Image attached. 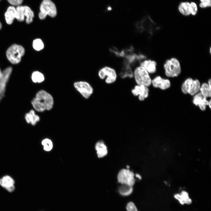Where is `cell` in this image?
I'll return each instance as SVG.
<instances>
[{
	"mask_svg": "<svg viewBox=\"0 0 211 211\" xmlns=\"http://www.w3.org/2000/svg\"><path fill=\"white\" fill-rule=\"evenodd\" d=\"M31 104L34 109L39 112L50 110L52 108L54 101L52 96L44 90H41L36 93L35 98L32 100Z\"/></svg>",
	"mask_w": 211,
	"mask_h": 211,
	"instance_id": "6da1fadb",
	"label": "cell"
},
{
	"mask_svg": "<svg viewBox=\"0 0 211 211\" xmlns=\"http://www.w3.org/2000/svg\"><path fill=\"white\" fill-rule=\"evenodd\" d=\"M163 68L166 76L168 77H177L181 72V63L175 57H171L167 59L164 63Z\"/></svg>",
	"mask_w": 211,
	"mask_h": 211,
	"instance_id": "7a4b0ae2",
	"label": "cell"
},
{
	"mask_svg": "<svg viewBox=\"0 0 211 211\" xmlns=\"http://www.w3.org/2000/svg\"><path fill=\"white\" fill-rule=\"evenodd\" d=\"M133 77L136 84L149 87L151 85L152 79L150 74L142 66H136L132 72Z\"/></svg>",
	"mask_w": 211,
	"mask_h": 211,
	"instance_id": "3957f363",
	"label": "cell"
},
{
	"mask_svg": "<svg viewBox=\"0 0 211 211\" xmlns=\"http://www.w3.org/2000/svg\"><path fill=\"white\" fill-rule=\"evenodd\" d=\"M25 52V49L22 46L14 44L7 49L6 55L7 59L11 63L16 64L20 62Z\"/></svg>",
	"mask_w": 211,
	"mask_h": 211,
	"instance_id": "277c9868",
	"label": "cell"
},
{
	"mask_svg": "<svg viewBox=\"0 0 211 211\" xmlns=\"http://www.w3.org/2000/svg\"><path fill=\"white\" fill-rule=\"evenodd\" d=\"M99 78L104 81L108 84L115 83L118 78V74L116 70L113 67L105 66L101 68L98 72Z\"/></svg>",
	"mask_w": 211,
	"mask_h": 211,
	"instance_id": "5b68a950",
	"label": "cell"
},
{
	"mask_svg": "<svg viewBox=\"0 0 211 211\" xmlns=\"http://www.w3.org/2000/svg\"><path fill=\"white\" fill-rule=\"evenodd\" d=\"M39 17L41 20L45 19L47 15L51 17L57 15V10L55 4L51 0H43L40 4Z\"/></svg>",
	"mask_w": 211,
	"mask_h": 211,
	"instance_id": "8992f818",
	"label": "cell"
},
{
	"mask_svg": "<svg viewBox=\"0 0 211 211\" xmlns=\"http://www.w3.org/2000/svg\"><path fill=\"white\" fill-rule=\"evenodd\" d=\"M201 85L199 81L188 78L183 82L181 86V90L184 94L188 93L191 95H195L200 91Z\"/></svg>",
	"mask_w": 211,
	"mask_h": 211,
	"instance_id": "52a82bcc",
	"label": "cell"
},
{
	"mask_svg": "<svg viewBox=\"0 0 211 211\" xmlns=\"http://www.w3.org/2000/svg\"><path fill=\"white\" fill-rule=\"evenodd\" d=\"M134 174L129 169H123L118 173L117 179L118 182L121 184L132 186L135 182Z\"/></svg>",
	"mask_w": 211,
	"mask_h": 211,
	"instance_id": "ba28073f",
	"label": "cell"
},
{
	"mask_svg": "<svg viewBox=\"0 0 211 211\" xmlns=\"http://www.w3.org/2000/svg\"><path fill=\"white\" fill-rule=\"evenodd\" d=\"M16 9L19 16L18 21L20 22L23 21L25 17H26V22L27 23L30 24L33 22L34 14L29 7L26 6H18Z\"/></svg>",
	"mask_w": 211,
	"mask_h": 211,
	"instance_id": "9c48e42d",
	"label": "cell"
},
{
	"mask_svg": "<svg viewBox=\"0 0 211 211\" xmlns=\"http://www.w3.org/2000/svg\"><path fill=\"white\" fill-rule=\"evenodd\" d=\"M75 88L86 99L89 98L93 94V90L91 86L85 81H78L74 84Z\"/></svg>",
	"mask_w": 211,
	"mask_h": 211,
	"instance_id": "30bf717a",
	"label": "cell"
},
{
	"mask_svg": "<svg viewBox=\"0 0 211 211\" xmlns=\"http://www.w3.org/2000/svg\"><path fill=\"white\" fill-rule=\"evenodd\" d=\"M149 91L148 87L142 85L136 84L131 90L132 95L140 101H144L148 97Z\"/></svg>",
	"mask_w": 211,
	"mask_h": 211,
	"instance_id": "8fae6325",
	"label": "cell"
},
{
	"mask_svg": "<svg viewBox=\"0 0 211 211\" xmlns=\"http://www.w3.org/2000/svg\"><path fill=\"white\" fill-rule=\"evenodd\" d=\"M12 71V67H8L2 72V76L0 79V101L4 96L6 85Z\"/></svg>",
	"mask_w": 211,
	"mask_h": 211,
	"instance_id": "7c38bea8",
	"label": "cell"
},
{
	"mask_svg": "<svg viewBox=\"0 0 211 211\" xmlns=\"http://www.w3.org/2000/svg\"><path fill=\"white\" fill-rule=\"evenodd\" d=\"M152 84L155 88L165 90L169 88L171 84L169 79H164L160 76H157L152 79Z\"/></svg>",
	"mask_w": 211,
	"mask_h": 211,
	"instance_id": "4fadbf2b",
	"label": "cell"
},
{
	"mask_svg": "<svg viewBox=\"0 0 211 211\" xmlns=\"http://www.w3.org/2000/svg\"><path fill=\"white\" fill-rule=\"evenodd\" d=\"M206 98L200 92L195 95L193 102L196 106H198L201 110L204 111L209 103V101L207 100Z\"/></svg>",
	"mask_w": 211,
	"mask_h": 211,
	"instance_id": "5bb4252c",
	"label": "cell"
},
{
	"mask_svg": "<svg viewBox=\"0 0 211 211\" xmlns=\"http://www.w3.org/2000/svg\"><path fill=\"white\" fill-rule=\"evenodd\" d=\"M143 67L150 74H154L157 70V63L153 60L145 59L141 61L140 65Z\"/></svg>",
	"mask_w": 211,
	"mask_h": 211,
	"instance_id": "9a60e30c",
	"label": "cell"
},
{
	"mask_svg": "<svg viewBox=\"0 0 211 211\" xmlns=\"http://www.w3.org/2000/svg\"><path fill=\"white\" fill-rule=\"evenodd\" d=\"M14 183V180L8 176H5L0 179V185L9 192H12L14 191L15 189Z\"/></svg>",
	"mask_w": 211,
	"mask_h": 211,
	"instance_id": "2e32d148",
	"label": "cell"
},
{
	"mask_svg": "<svg viewBox=\"0 0 211 211\" xmlns=\"http://www.w3.org/2000/svg\"><path fill=\"white\" fill-rule=\"evenodd\" d=\"M4 15L6 23L9 25L13 23L15 18L18 21L19 18L18 14L16 8L13 6H9L5 13Z\"/></svg>",
	"mask_w": 211,
	"mask_h": 211,
	"instance_id": "e0dca14e",
	"label": "cell"
},
{
	"mask_svg": "<svg viewBox=\"0 0 211 211\" xmlns=\"http://www.w3.org/2000/svg\"><path fill=\"white\" fill-rule=\"evenodd\" d=\"M98 156L101 158L105 156L108 153L107 147L102 141L97 142L95 145Z\"/></svg>",
	"mask_w": 211,
	"mask_h": 211,
	"instance_id": "ac0fdd59",
	"label": "cell"
},
{
	"mask_svg": "<svg viewBox=\"0 0 211 211\" xmlns=\"http://www.w3.org/2000/svg\"><path fill=\"white\" fill-rule=\"evenodd\" d=\"M174 197L181 204H190L192 203V200L189 198L188 193L185 191H183L180 194H176Z\"/></svg>",
	"mask_w": 211,
	"mask_h": 211,
	"instance_id": "d6986e66",
	"label": "cell"
},
{
	"mask_svg": "<svg viewBox=\"0 0 211 211\" xmlns=\"http://www.w3.org/2000/svg\"><path fill=\"white\" fill-rule=\"evenodd\" d=\"M178 8L179 11L182 15L188 16L191 15L190 3L188 1L181 2Z\"/></svg>",
	"mask_w": 211,
	"mask_h": 211,
	"instance_id": "ffe728a7",
	"label": "cell"
},
{
	"mask_svg": "<svg viewBox=\"0 0 211 211\" xmlns=\"http://www.w3.org/2000/svg\"><path fill=\"white\" fill-rule=\"evenodd\" d=\"M25 119L28 123H31L33 125H35L40 120L39 117L35 114L33 110H31L26 114Z\"/></svg>",
	"mask_w": 211,
	"mask_h": 211,
	"instance_id": "44dd1931",
	"label": "cell"
},
{
	"mask_svg": "<svg viewBox=\"0 0 211 211\" xmlns=\"http://www.w3.org/2000/svg\"><path fill=\"white\" fill-rule=\"evenodd\" d=\"M211 84L204 83L200 86L199 91L206 97H209L211 96Z\"/></svg>",
	"mask_w": 211,
	"mask_h": 211,
	"instance_id": "7402d4cb",
	"label": "cell"
},
{
	"mask_svg": "<svg viewBox=\"0 0 211 211\" xmlns=\"http://www.w3.org/2000/svg\"><path fill=\"white\" fill-rule=\"evenodd\" d=\"M133 191L132 186L122 184L119 188L120 193L123 196H127L130 195Z\"/></svg>",
	"mask_w": 211,
	"mask_h": 211,
	"instance_id": "603a6c76",
	"label": "cell"
},
{
	"mask_svg": "<svg viewBox=\"0 0 211 211\" xmlns=\"http://www.w3.org/2000/svg\"><path fill=\"white\" fill-rule=\"evenodd\" d=\"M32 79L35 83H40L44 80V77L43 74L38 71L33 72L32 75Z\"/></svg>",
	"mask_w": 211,
	"mask_h": 211,
	"instance_id": "cb8c5ba5",
	"label": "cell"
},
{
	"mask_svg": "<svg viewBox=\"0 0 211 211\" xmlns=\"http://www.w3.org/2000/svg\"><path fill=\"white\" fill-rule=\"evenodd\" d=\"M33 46L35 50L38 51L43 49L44 45L42 41L40 39L38 38L33 41Z\"/></svg>",
	"mask_w": 211,
	"mask_h": 211,
	"instance_id": "d4e9b609",
	"label": "cell"
},
{
	"mask_svg": "<svg viewBox=\"0 0 211 211\" xmlns=\"http://www.w3.org/2000/svg\"><path fill=\"white\" fill-rule=\"evenodd\" d=\"M42 144L43 146L44 150L47 151H50L52 147V142L50 139H44L42 142Z\"/></svg>",
	"mask_w": 211,
	"mask_h": 211,
	"instance_id": "484cf974",
	"label": "cell"
},
{
	"mask_svg": "<svg viewBox=\"0 0 211 211\" xmlns=\"http://www.w3.org/2000/svg\"><path fill=\"white\" fill-rule=\"evenodd\" d=\"M200 7L205 8L211 6V0H200Z\"/></svg>",
	"mask_w": 211,
	"mask_h": 211,
	"instance_id": "4316f807",
	"label": "cell"
},
{
	"mask_svg": "<svg viewBox=\"0 0 211 211\" xmlns=\"http://www.w3.org/2000/svg\"><path fill=\"white\" fill-rule=\"evenodd\" d=\"M191 14L193 16H195L197 13L198 8L195 3L191 2L190 3Z\"/></svg>",
	"mask_w": 211,
	"mask_h": 211,
	"instance_id": "83f0119b",
	"label": "cell"
},
{
	"mask_svg": "<svg viewBox=\"0 0 211 211\" xmlns=\"http://www.w3.org/2000/svg\"><path fill=\"white\" fill-rule=\"evenodd\" d=\"M126 209L127 211H138L136 206L134 203L132 202L127 204Z\"/></svg>",
	"mask_w": 211,
	"mask_h": 211,
	"instance_id": "f1b7e54d",
	"label": "cell"
},
{
	"mask_svg": "<svg viewBox=\"0 0 211 211\" xmlns=\"http://www.w3.org/2000/svg\"><path fill=\"white\" fill-rule=\"evenodd\" d=\"M11 4L14 6H19L22 3L23 0H7Z\"/></svg>",
	"mask_w": 211,
	"mask_h": 211,
	"instance_id": "f546056e",
	"label": "cell"
},
{
	"mask_svg": "<svg viewBox=\"0 0 211 211\" xmlns=\"http://www.w3.org/2000/svg\"><path fill=\"white\" fill-rule=\"evenodd\" d=\"M2 76V72H1V69L0 68V79Z\"/></svg>",
	"mask_w": 211,
	"mask_h": 211,
	"instance_id": "4dcf8cb0",
	"label": "cell"
},
{
	"mask_svg": "<svg viewBox=\"0 0 211 211\" xmlns=\"http://www.w3.org/2000/svg\"><path fill=\"white\" fill-rule=\"evenodd\" d=\"M211 100H210L209 102V103L208 105V106H209L210 108H211Z\"/></svg>",
	"mask_w": 211,
	"mask_h": 211,
	"instance_id": "1f68e13d",
	"label": "cell"
},
{
	"mask_svg": "<svg viewBox=\"0 0 211 211\" xmlns=\"http://www.w3.org/2000/svg\"><path fill=\"white\" fill-rule=\"evenodd\" d=\"M2 28V25L1 22H0V30Z\"/></svg>",
	"mask_w": 211,
	"mask_h": 211,
	"instance_id": "d6a6232c",
	"label": "cell"
},
{
	"mask_svg": "<svg viewBox=\"0 0 211 211\" xmlns=\"http://www.w3.org/2000/svg\"></svg>",
	"mask_w": 211,
	"mask_h": 211,
	"instance_id": "836d02e7",
	"label": "cell"
}]
</instances>
